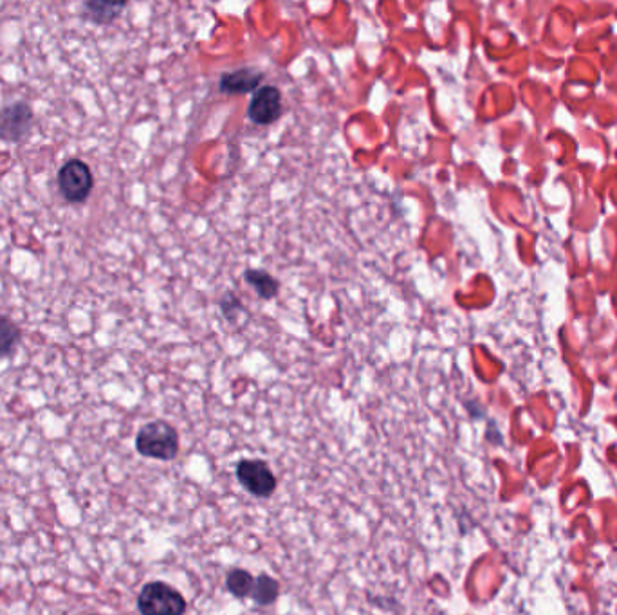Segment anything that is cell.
I'll return each instance as SVG.
<instances>
[{"instance_id":"cell-1","label":"cell","mask_w":617,"mask_h":615,"mask_svg":"<svg viewBox=\"0 0 617 615\" xmlns=\"http://www.w3.org/2000/svg\"><path fill=\"white\" fill-rule=\"evenodd\" d=\"M136 450L148 459L174 460L179 453V435L165 421L145 424L136 437Z\"/></svg>"},{"instance_id":"cell-2","label":"cell","mask_w":617,"mask_h":615,"mask_svg":"<svg viewBox=\"0 0 617 615\" xmlns=\"http://www.w3.org/2000/svg\"><path fill=\"white\" fill-rule=\"evenodd\" d=\"M138 610L141 615H183L186 599L170 585L152 581L139 592Z\"/></svg>"},{"instance_id":"cell-3","label":"cell","mask_w":617,"mask_h":615,"mask_svg":"<svg viewBox=\"0 0 617 615\" xmlns=\"http://www.w3.org/2000/svg\"><path fill=\"white\" fill-rule=\"evenodd\" d=\"M93 172L82 159H69L58 172V188L65 201L82 204L93 192Z\"/></svg>"},{"instance_id":"cell-4","label":"cell","mask_w":617,"mask_h":615,"mask_svg":"<svg viewBox=\"0 0 617 615\" xmlns=\"http://www.w3.org/2000/svg\"><path fill=\"white\" fill-rule=\"evenodd\" d=\"M35 112L26 101H17L0 111V139L19 143L31 134Z\"/></svg>"},{"instance_id":"cell-5","label":"cell","mask_w":617,"mask_h":615,"mask_svg":"<svg viewBox=\"0 0 617 615\" xmlns=\"http://www.w3.org/2000/svg\"><path fill=\"white\" fill-rule=\"evenodd\" d=\"M237 478L248 493L258 498H268L277 489V478L262 460H240Z\"/></svg>"},{"instance_id":"cell-6","label":"cell","mask_w":617,"mask_h":615,"mask_svg":"<svg viewBox=\"0 0 617 615\" xmlns=\"http://www.w3.org/2000/svg\"><path fill=\"white\" fill-rule=\"evenodd\" d=\"M282 111H284L282 92L278 91L275 85H264V87H258L249 101L248 118L255 125L266 127L280 120Z\"/></svg>"},{"instance_id":"cell-7","label":"cell","mask_w":617,"mask_h":615,"mask_svg":"<svg viewBox=\"0 0 617 615\" xmlns=\"http://www.w3.org/2000/svg\"><path fill=\"white\" fill-rule=\"evenodd\" d=\"M264 80V74L253 67H240L237 71L224 73L219 80V89L226 94H246L257 91Z\"/></svg>"},{"instance_id":"cell-8","label":"cell","mask_w":617,"mask_h":615,"mask_svg":"<svg viewBox=\"0 0 617 615\" xmlns=\"http://www.w3.org/2000/svg\"><path fill=\"white\" fill-rule=\"evenodd\" d=\"M127 8L125 2H105V0H89L85 2L82 8V17L98 26L111 24L118 19L121 11Z\"/></svg>"},{"instance_id":"cell-9","label":"cell","mask_w":617,"mask_h":615,"mask_svg":"<svg viewBox=\"0 0 617 615\" xmlns=\"http://www.w3.org/2000/svg\"><path fill=\"white\" fill-rule=\"evenodd\" d=\"M244 280L249 287H253V291L262 298V300H271L278 294L280 284L277 278L269 275L268 271L262 269H246L244 271Z\"/></svg>"},{"instance_id":"cell-10","label":"cell","mask_w":617,"mask_h":615,"mask_svg":"<svg viewBox=\"0 0 617 615\" xmlns=\"http://www.w3.org/2000/svg\"><path fill=\"white\" fill-rule=\"evenodd\" d=\"M20 338L22 334H20L19 325L11 322L8 316L0 314V359L10 358L15 354Z\"/></svg>"},{"instance_id":"cell-11","label":"cell","mask_w":617,"mask_h":615,"mask_svg":"<svg viewBox=\"0 0 617 615\" xmlns=\"http://www.w3.org/2000/svg\"><path fill=\"white\" fill-rule=\"evenodd\" d=\"M278 594H280V587H278L277 579L269 578L266 574H260L255 579V587L251 592V597L257 605H271L277 601Z\"/></svg>"},{"instance_id":"cell-12","label":"cell","mask_w":617,"mask_h":615,"mask_svg":"<svg viewBox=\"0 0 617 615\" xmlns=\"http://www.w3.org/2000/svg\"><path fill=\"white\" fill-rule=\"evenodd\" d=\"M226 587L230 590L231 596L249 597L255 587V579L246 570H231L226 578Z\"/></svg>"},{"instance_id":"cell-13","label":"cell","mask_w":617,"mask_h":615,"mask_svg":"<svg viewBox=\"0 0 617 615\" xmlns=\"http://www.w3.org/2000/svg\"><path fill=\"white\" fill-rule=\"evenodd\" d=\"M91 615H98V614H91Z\"/></svg>"}]
</instances>
